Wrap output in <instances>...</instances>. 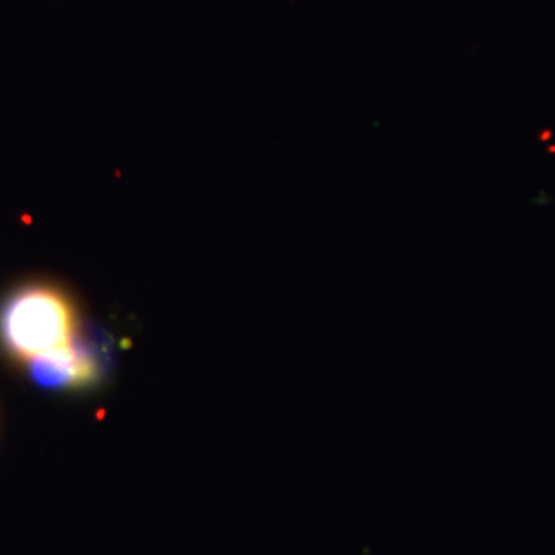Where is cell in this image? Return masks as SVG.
Returning <instances> with one entry per match:
<instances>
[{
	"label": "cell",
	"mask_w": 555,
	"mask_h": 555,
	"mask_svg": "<svg viewBox=\"0 0 555 555\" xmlns=\"http://www.w3.org/2000/svg\"><path fill=\"white\" fill-rule=\"evenodd\" d=\"M36 382L46 386H72L96 377L94 357L78 343L31 361Z\"/></svg>",
	"instance_id": "cell-2"
},
{
	"label": "cell",
	"mask_w": 555,
	"mask_h": 555,
	"mask_svg": "<svg viewBox=\"0 0 555 555\" xmlns=\"http://www.w3.org/2000/svg\"><path fill=\"white\" fill-rule=\"evenodd\" d=\"M0 335L14 356L39 360L76 341L75 310L56 288H22L0 313Z\"/></svg>",
	"instance_id": "cell-1"
}]
</instances>
